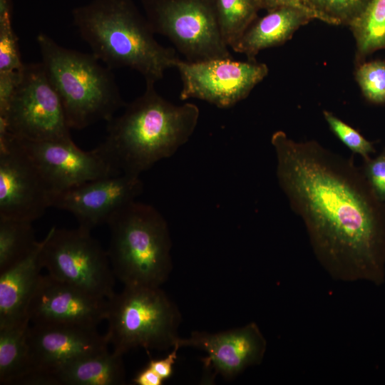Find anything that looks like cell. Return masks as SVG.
<instances>
[{
    "label": "cell",
    "mask_w": 385,
    "mask_h": 385,
    "mask_svg": "<svg viewBox=\"0 0 385 385\" xmlns=\"http://www.w3.org/2000/svg\"><path fill=\"white\" fill-rule=\"evenodd\" d=\"M176 344L206 352L205 364L228 379L260 364L267 349V341L255 322L216 333L192 332L188 338L180 337Z\"/></svg>",
    "instance_id": "obj_16"
},
{
    "label": "cell",
    "mask_w": 385,
    "mask_h": 385,
    "mask_svg": "<svg viewBox=\"0 0 385 385\" xmlns=\"http://www.w3.org/2000/svg\"><path fill=\"white\" fill-rule=\"evenodd\" d=\"M180 347L176 344L172 351L164 358L151 359L148 364L164 381L169 379L173 372V365L177 359V352Z\"/></svg>",
    "instance_id": "obj_30"
},
{
    "label": "cell",
    "mask_w": 385,
    "mask_h": 385,
    "mask_svg": "<svg viewBox=\"0 0 385 385\" xmlns=\"http://www.w3.org/2000/svg\"><path fill=\"white\" fill-rule=\"evenodd\" d=\"M364 161L365 177L377 197L385 203V149L376 158Z\"/></svg>",
    "instance_id": "obj_28"
},
{
    "label": "cell",
    "mask_w": 385,
    "mask_h": 385,
    "mask_svg": "<svg viewBox=\"0 0 385 385\" xmlns=\"http://www.w3.org/2000/svg\"><path fill=\"white\" fill-rule=\"evenodd\" d=\"M18 37L11 24H0V72L22 69Z\"/></svg>",
    "instance_id": "obj_27"
},
{
    "label": "cell",
    "mask_w": 385,
    "mask_h": 385,
    "mask_svg": "<svg viewBox=\"0 0 385 385\" xmlns=\"http://www.w3.org/2000/svg\"><path fill=\"white\" fill-rule=\"evenodd\" d=\"M36 41L71 129L108 122L125 106L112 70L100 64L93 53L63 47L44 33L38 34Z\"/></svg>",
    "instance_id": "obj_4"
},
{
    "label": "cell",
    "mask_w": 385,
    "mask_h": 385,
    "mask_svg": "<svg viewBox=\"0 0 385 385\" xmlns=\"http://www.w3.org/2000/svg\"><path fill=\"white\" fill-rule=\"evenodd\" d=\"M73 23L92 53L110 69L129 68L155 83L175 68L177 51L160 45L133 0H93L71 11Z\"/></svg>",
    "instance_id": "obj_3"
},
{
    "label": "cell",
    "mask_w": 385,
    "mask_h": 385,
    "mask_svg": "<svg viewBox=\"0 0 385 385\" xmlns=\"http://www.w3.org/2000/svg\"><path fill=\"white\" fill-rule=\"evenodd\" d=\"M277 177L304 222L318 261L334 279L385 281V203L352 160L282 130L271 138Z\"/></svg>",
    "instance_id": "obj_1"
},
{
    "label": "cell",
    "mask_w": 385,
    "mask_h": 385,
    "mask_svg": "<svg viewBox=\"0 0 385 385\" xmlns=\"http://www.w3.org/2000/svg\"><path fill=\"white\" fill-rule=\"evenodd\" d=\"M317 19L333 25L350 26L371 0H300Z\"/></svg>",
    "instance_id": "obj_24"
},
{
    "label": "cell",
    "mask_w": 385,
    "mask_h": 385,
    "mask_svg": "<svg viewBox=\"0 0 385 385\" xmlns=\"http://www.w3.org/2000/svg\"><path fill=\"white\" fill-rule=\"evenodd\" d=\"M164 380L150 367L147 366L133 378V382L137 385H162Z\"/></svg>",
    "instance_id": "obj_31"
},
{
    "label": "cell",
    "mask_w": 385,
    "mask_h": 385,
    "mask_svg": "<svg viewBox=\"0 0 385 385\" xmlns=\"http://www.w3.org/2000/svg\"><path fill=\"white\" fill-rule=\"evenodd\" d=\"M37 243L32 222L0 218V273L25 258Z\"/></svg>",
    "instance_id": "obj_22"
},
{
    "label": "cell",
    "mask_w": 385,
    "mask_h": 385,
    "mask_svg": "<svg viewBox=\"0 0 385 385\" xmlns=\"http://www.w3.org/2000/svg\"><path fill=\"white\" fill-rule=\"evenodd\" d=\"M124 108L107 122L106 137L96 148L118 173L134 176L174 155L192 136L200 115L194 103L175 105L162 97L153 83Z\"/></svg>",
    "instance_id": "obj_2"
},
{
    "label": "cell",
    "mask_w": 385,
    "mask_h": 385,
    "mask_svg": "<svg viewBox=\"0 0 385 385\" xmlns=\"http://www.w3.org/2000/svg\"><path fill=\"white\" fill-rule=\"evenodd\" d=\"M23 68L0 72V117L4 116L9 108L20 83Z\"/></svg>",
    "instance_id": "obj_29"
},
{
    "label": "cell",
    "mask_w": 385,
    "mask_h": 385,
    "mask_svg": "<svg viewBox=\"0 0 385 385\" xmlns=\"http://www.w3.org/2000/svg\"><path fill=\"white\" fill-rule=\"evenodd\" d=\"M107 253L116 277L127 287H160L172 271L171 238L164 217L152 205L133 201L108 221Z\"/></svg>",
    "instance_id": "obj_5"
},
{
    "label": "cell",
    "mask_w": 385,
    "mask_h": 385,
    "mask_svg": "<svg viewBox=\"0 0 385 385\" xmlns=\"http://www.w3.org/2000/svg\"><path fill=\"white\" fill-rule=\"evenodd\" d=\"M140 176L120 174L88 181L52 195L51 207L66 210L91 230L107 224L143 192Z\"/></svg>",
    "instance_id": "obj_14"
},
{
    "label": "cell",
    "mask_w": 385,
    "mask_h": 385,
    "mask_svg": "<svg viewBox=\"0 0 385 385\" xmlns=\"http://www.w3.org/2000/svg\"><path fill=\"white\" fill-rule=\"evenodd\" d=\"M314 16L307 11L294 7H280L267 11L256 19L232 47L245 54L247 61H255L258 53L289 40L294 33Z\"/></svg>",
    "instance_id": "obj_18"
},
{
    "label": "cell",
    "mask_w": 385,
    "mask_h": 385,
    "mask_svg": "<svg viewBox=\"0 0 385 385\" xmlns=\"http://www.w3.org/2000/svg\"><path fill=\"white\" fill-rule=\"evenodd\" d=\"M153 32L165 36L185 61L232 58L212 0H141Z\"/></svg>",
    "instance_id": "obj_7"
},
{
    "label": "cell",
    "mask_w": 385,
    "mask_h": 385,
    "mask_svg": "<svg viewBox=\"0 0 385 385\" xmlns=\"http://www.w3.org/2000/svg\"><path fill=\"white\" fill-rule=\"evenodd\" d=\"M123 356L107 350L76 360L54 374V385L125 384Z\"/></svg>",
    "instance_id": "obj_19"
},
{
    "label": "cell",
    "mask_w": 385,
    "mask_h": 385,
    "mask_svg": "<svg viewBox=\"0 0 385 385\" xmlns=\"http://www.w3.org/2000/svg\"><path fill=\"white\" fill-rule=\"evenodd\" d=\"M52 195L17 138L0 132V218L33 222L51 207Z\"/></svg>",
    "instance_id": "obj_11"
},
{
    "label": "cell",
    "mask_w": 385,
    "mask_h": 385,
    "mask_svg": "<svg viewBox=\"0 0 385 385\" xmlns=\"http://www.w3.org/2000/svg\"><path fill=\"white\" fill-rule=\"evenodd\" d=\"M44 240L40 262L49 275L98 297L114 295L115 275L107 251L91 230L53 226Z\"/></svg>",
    "instance_id": "obj_8"
},
{
    "label": "cell",
    "mask_w": 385,
    "mask_h": 385,
    "mask_svg": "<svg viewBox=\"0 0 385 385\" xmlns=\"http://www.w3.org/2000/svg\"><path fill=\"white\" fill-rule=\"evenodd\" d=\"M280 7H294L304 10L312 14L316 19L315 16L302 4L300 0H263V9L267 11Z\"/></svg>",
    "instance_id": "obj_32"
},
{
    "label": "cell",
    "mask_w": 385,
    "mask_h": 385,
    "mask_svg": "<svg viewBox=\"0 0 385 385\" xmlns=\"http://www.w3.org/2000/svg\"><path fill=\"white\" fill-rule=\"evenodd\" d=\"M12 14V0H0V24H11Z\"/></svg>",
    "instance_id": "obj_33"
},
{
    "label": "cell",
    "mask_w": 385,
    "mask_h": 385,
    "mask_svg": "<svg viewBox=\"0 0 385 385\" xmlns=\"http://www.w3.org/2000/svg\"><path fill=\"white\" fill-rule=\"evenodd\" d=\"M30 371L19 385H54V374L64 366L108 349V341L96 329L75 326L29 327Z\"/></svg>",
    "instance_id": "obj_12"
},
{
    "label": "cell",
    "mask_w": 385,
    "mask_h": 385,
    "mask_svg": "<svg viewBox=\"0 0 385 385\" xmlns=\"http://www.w3.org/2000/svg\"><path fill=\"white\" fill-rule=\"evenodd\" d=\"M45 240L19 262L0 273V327L26 318L27 308L42 269L40 253Z\"/></svg>",
    "instance_id": "obj_17"
},
{
    "label": "cell",
    "mask_w": 385,
    "mask_h": 385,
    "mask_svg": "<svg viewBox=\"0 0 385 385\" xmlns=\"http://www.w3.org/2000/svg\"><path fill=\"white\" fill-rule=\"evenodd\" d=\"M61 101L41 62L24 64L0 132L35 141L72 140Z\"/></svg>",
    "instance_id": "obj_9"
},
{
    "label": "cell",
    "mask_w": 385,
    "mask_h": 385,
    "mask_svg": "<svg viewBox=\"0 0 385 385\" xmlns=\"http://www.w3.org/2000/svg\"><path fill=\"white\" fill-rule=\"evenodd\" d=\"M212 1L222 38L231 48L263 9V0Z\"/></svg>",
    "instance_id": "obj_21"
},
{
    "label": "cell",
    "mask_w": 385,
    "mask_h": 385,
    "mask_svg": "<svg viewBox=\"0 0 385 385\" xmlns=\"http://www.w3.org/2000/svg\"><path fill=\"white\" fill-rule=\"evenodd\" d=\"M182 81L180 98H197L228 108L246 98L268 74L265 63L232 58L176 63Z\"/></svg>",
    "instance_id": "obj_10"
},
{
    "label": "cell",
    "mask_w": 385,
    "mask_h": 385,
    "mask_svg": "<svg viewBox=\"0 0 385 385\" xmlns=\"http://www.w3.org/2000/svg\"><path fill=\"white\" fill-rule=\"evenodd\" d=\"M356 78L364 96L369 101L385 103V62L374 61L359 65Z\"/></svg>",
    "instance_id": "obj_25"
},
{
    "label": "cell",
    "mask_w": 385,
    "mask_h": 385,
    "mask_svg": "<svg viewBox=\"0 0 385 385\" xmlns=\"http://www.w3.org/2000/svg\"><path fill=\"white\" fill-rule=\"evenodd\" d=\"M29 319L0 327V384L19 385L30 371Z\"/></svg>",
    "instance_id": "obj_20"
},
{
    "label": "cell",
    "mask_w": 385,
    "mask_h": 385,
    "mask_svg": "<svg viewBox=\"0 0 385 385\" xmlns=\"http://www.w3.org/2000/svg\"><path fill=\"white\" fill-rule=\"evenodd\" d=\"M356 43V59L385 48V0H371L349 26Z\"/></svg>",
    "instance_id": "obj_23"
},
{
    "label": "cell",
    "mask_w": 385,
    "mask_h": 385,
    "mask_svg": "<svg viewBox=\"0 0 385 385\" xmlns=\"http://www.w3.org/2000/svg\"><path fill=\"white\" fill-rule=\"evenodd\" d=\"M17 139L37 165L53 195L92 180L120 175L96 148L83 150L73 140Z\"/></svg>",
    "instance_id": "obj_15"
},
{
    "label": "cell",
    "mask_w": 385,
    "mask_h": 385,
    "mask_svg": "<svg viewBox=\"0 0 385 385\" xmlns=\"http://www.w3.org/2000/svg\"><path fill=\"white\" fill-rule=\"evenodd\" d=\"M26 314L34 325L96 329L99 323L106 320L108 299L48 274L41 276Z\"/></svg>",
    "instance_id": "obj_13"
},
{
    "label": "cell",
    "mask_w": 385,
    "mask_h": 385,
    "mask_svg": "<svg viewBox=\"0 0 385 385\" xmlns=\"http://www.w3.org/2000/svg\"><path fill=\"white\" fill-rule=\"evenodd\" d=\"M323 114L331 130L353 153L359 154L365 160L375 152L372 143L364 138L354 128L331 112L324 111Z\"/></svg>",
    "instance_id": "obj_26"
},
{
    "label": "cell",
    "mask_w": 385,
    "mask_h": 385,
    "mask_svg": "<svg viewBox=\"0 0 385 385\" xmlns=\"http://www.w3.org/2000/svg\"><path fill=\"white\" fill-rule=\"evenodd\" d=\"M106 320L108 343L121 355L138 347L173 349L180 338V312L160 287L124 286L108 299Z\"/></svg>",
    "instance_id": "obj_6"
}]
</instances>
